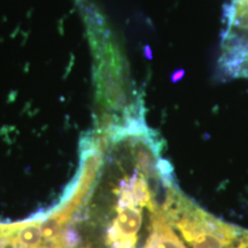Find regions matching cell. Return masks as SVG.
Instances as JSON below:
<instances>
[{"mask_svg": "<svg viewBox=\"0 0 248 248\" xmlns=\"http://www.w3.org/2000/svg\"><path fill=\"white\" fill-rule=\"evenodd\" d=\"M161 208L191 248H234L244 230L217 219L186 198L173 183L164 187Z\"/></svg>", "mask_w": 248, "mask_h": 248, "instance_id": "cell-1", "label": "cell"}, {"mask_svg": "<svg viewBox=\"0 0 248 248\" xmlns=\"http://www.w3.org/2000/svg\"><path fill=\"white\" fill-rule=\"evenodd\" d=\"M142 207L117 203L116 216L108 231L107 244L110 248H135L141 230Z\"/></svg>", "mask_w": 248, "mask_h": 248, "instance_id": "cell-3", "label": "cell"}, {"mask_svg": "<svg viewBox=\"0 0 248 248\" xmlns=\"http://www.w3.org/2000/svg\"><path fill=\"white\" fill-rule=\"evenodd\" d=\"M225 18L223 54L239 57L248 48V0H230Z\"/></svg>", "mask_w": 248, "mask_h": 248, "instance_id": "cell-2", "label": "cell"}]
</instances>
